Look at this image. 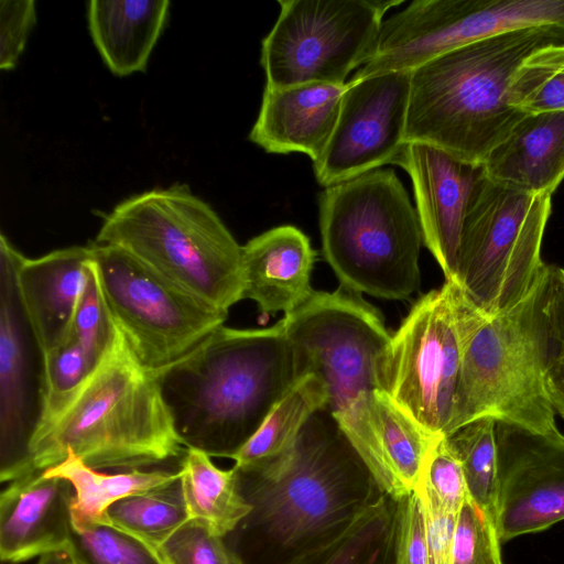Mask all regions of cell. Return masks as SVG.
Instances as JSON below:
<instances>
[{
	"mask_svg": "<svg viewBox=\"0 0 564 564\" xmlns=\"http://www.w3.org/2000/svg\"><path fill=\"white\" fill-rule=\"evenodd\" d=\"M115 326L109 349L83 388L32 442L30 474L61 464L68 452L97 470L140 469L185 453L156 372L138 360Z\"/></svg>",
	"mask_w": 564,
	"mask_h": 564,
	"instance_id": "277c9868",
	"label": "cell"
},
{
	"mask_svg": "<svg viewBox=\"0 0 564 564\" xmlns=\"http://www.w3.org/2000/svg\"><path fill=\"white\" fill-rule=\"evenodd\" d=\"M445 438L462 465L468 497L495 523L498 485L496 420L477 419Z\"/></svg>",
	"mask_w": 564,
	"mask_h": 564,
	"instance_id": "4dcf8cb0",
	"label": "cell"
},
{
	"mask_svg": "<svg viewBox=\"0 0 564 564\" xmlns=\"http://www.w3.org/2000/svg\"><path fill=\"white\" fill-rule=\"evenodd\" d=\"M0 479L30 474V446L41 412L43 356L23 314L12 263L0 241ZM42 352V351H41Z\"/></svg>",
	"mask_w": 564,
	"mask_h": 564,
	"instance_id": "2e32d148",
	"label": "cell"
},
{
	"mask_svg": "<svg viewBox=\"0 0 564 564\" xmlns=\"http://www.w3.org/2000/svg\"><path fill=\"white\" fill-rule=\"evenodd\" d=\"M369 420L382 474L380 490L398 501L413 491L438 437L429 434L383 390H376L370 398Z\"/></svg>",
	"mask_w": 564,
	"mask_h": 564,
	"instance_id": "d4e9b609",
	"label": "cell"
},
{
	"mask_svg": "<svg viewBox=\"0 0 564 564\" xmlns=\"http://www.w3.org/2000/svg\"><path fill=\"white\" fill-rule=\"evenodd\" d=\"M395 501L382 495L345 528L282 564H393Z\"/></svg>",
	"mask_w": 564,
	"mask_h": 564,
	"instance_id": "484cf974",
	"label": "cell"
},
{
	"mask_svg": "<svg viewBox=\"0 0 564 564\" xmlns=\"http://www.w3.org/2000/svg\"><path fill=\"white\" fill-rule=\"evenodd\" d=\"M74 563V562H73Z\"/></svg>",
	"mask_w": 564,
	"mask_h": 564,
	"instance_id": "7bdbcfd3",
	"label": "cell"
},
{
	"mask_svg": "<svg viewBox=\"0 0 564 564\" xmlns=\"http://www.w3.org/2000/svg\"><path fill=\"white\" fill-rule=\"evenodd\" d=\"M156 377L183 446L232 458L305 376L280 319L221 325Z\"/></svg>",
	"mask_w": 564,
	"mask_h": 564,
	"instance_id": "7a4b0ae2",
	"label": "cell"
},
{
	"mask_svg": "<svg viewBox=\"0 0 564 564\" xmlns=\"http://www.w3.org/2000/svg\"><path fill=\"white\" fill-rule=\"evenodd\" d=\"M551 195L490 181L476 185L464 219L455 284L480 313L511 312L532 290L544 262L541 245Z\"/></svg>",
	"mask_w": 564,
	"mask_h": 564,
	"instance_id": "52a82bcc",
	"label": "cell"
},
{
	"mask_svg": "<svg viewBox=\"0 0 564 564\" xmlns=\"http://www.w3.org/2000/svg\"><path fill=\"white\" fill-rule=\"evenodd\" d=\"M36 21L33 0L0 1V68L11 69L23 52Z\"/></svg>",
	"mask_w": 564,
	"mask_h": 564,
	"instance_id": "ab89813d",
	"label": "cell"
},
{
	"mask_svg": "<svg viewBox=\"0 0 564 564\" xmlns=\"http://www.w3.org/2000/svg\"><path fill=\"white\" fill-rule=\"evenodd\" d=\"M402 2L280 0V14L262 41L265 85H345L373 55L387 11Z\"/></svg>",
	"mask_w": 564,
	"mask_h": 564,
	"instance_id": "30bf717a",
	"label": "cell"
},
{
	"mask_svg": "<svg viewBox=\"0 0 564 564\" xmlns=\"http://www.w3.org/2000/svg\"><path fill=\"white\" fill-rule=\"evenodd\" d=\"M48 476L64 478L74 488L72 502V523L85 527L109 522L108 508L129 496L165 486L180 479V470H142L107 474L86 465L80 458L68 452L58 465L44 470Z\"/></svg>",
	"mask_w": 564,
	"mask_h": 564,
	"instance_id": "83f0119b",
	"label": "cell"
},
{
	"mask_svg": "<svg viewBox=\"0 0 564 564\" xmlns=\"http://www.w3.org/2000/svg\"><path fill=\"white\" fill-rule=\"evenodd\" d=\"M158 551L165 564H245L225 538L195 520L182 525Z\"/></svg>",
	"mask_w": 564,
	"mask_h": 564,
	"instance_id": "74e56055",
	"label": "cell"
},
{
	"mask_svg": "<svg viewBox=\"0 0 564 564\" xmlns=\"http://www.w3.org/2000/svg\"><path fill=\"white\" fill-rule=\"evenodd\" d=\"M65 552L74 564H165L156 547L110 522L72 523Z\"/></svg>",
	"mask_w": 564,
	"mask_h": 564,
	"instance_id": "836d02e7",
	"label": "cell"
},
{
	"mask_svg": "<svg viewBox=\"0 0 564 564\" xmlns=\"http://www.w3.org/2000/svg\"><path fill=\"white\" fill-rule=\"evenodd\" d=\"M90 246L112 319L149 370L156 372L178 360L224 325L228 313L178 288L127 251Z\"/></svg>",
	"mask_w": 564,
	"mask_h": 564,
	"instance_id": "8fae6325",
	"label": "cell"
},
{
	"mask_svg": "<svg viewBox=\"0 0 564 564\" xmlns=\"http://www.w3.org/2000/svg\"><path fill=\"white\" fill-rule=\"evenodd\" d=\"M304 376L327 388L326 410L335 421L382 390L381 375L391 335L379 310L344 285L315 291L282 318Z\"/></svg>",
	"mask_w": 564,
	"mask_h": 564,
	"instance_id": "9c48e42d",
	"label": "cell"
},
{
	"mask_svg": "<svg viewBox=\"0 0 564 564\" xmlns=\"http://www.w3.org/2000/svg\"><path fill=\"white\" fill-rule=\"evenodd\" d=\"M178 470L189 519L214 534L226 538L251 511L234 467L220 469L206 453L186 448Z\"/></svg>",
	"mask_w": 564,
	"mask_h": 564,
	"instance_id": "4316f807",
	"label": "cell"
},
{
	"mask_svg": "<svg viewBox=\"0 0 564 564\" xmlns=\"http://www.w3.org/2000/svg\"><path fill=\"white\" fill-rule=\"evenodd\" d=\"M74 488L64 478L33 473L0 496V556L21 563L63 552L72 532Z\"/></svg>",
	"mask_w": 564,
	"mask_h": 564,
	"instance_id": "d6986e66",
	"label": "cell"
},
{
	"mask_svg": "<svg viewBox=\"0 0 564 564\" xmlns=\"http://www.w3.org/2000/svg\"><path fill=\"white\" fill-rule=\"evenodd\" d=\"M166 0H91L88 26L107 67L118 76L143 72L169 14Z\"/></svg>",
	"mask_w": 564,
	"mask_h": 564,
	"instance_id": "603a6c76",
	"label": "cell"
},
{
	"mask_svg": "<svg viewBox=\"0 0 564 564\" xmlns=\"http://www.w3.org/2000/svg\"><path fill=\"white\" fill-rule=\"evenodd\" d=\"M482 166L495 183L552 196L564 180V111L525 115Z\"/></svg>",
	"mask_w": 564,
	"mask_h": 564,
	"instance_id": "7402d4cb",
	"label": "cell"
},
{
	"mask_svg": "<svg viewBox=\"0 0 564 564\" xmlns=\"http://www.w3.org/2000/svg\"><path fill=\"white\" fill-rule=\"evenodd\" d=\"M411 70L351 78L322 156L313 163L317 182L328 187L397 164L405 145Z\"/></svg>",
	"mask_w": 564,
	"mask_h": 564,
	"instance_id": "5bb4252c",
	"label": "cell"
},
{
	"mask_svg": "<svg viewBox=\"0 0 564 564\" xmlns=\"http://www.w3.org/2000/svg\"><path fill=\"white\" fill-rule=\"evenodd\" d=\"M345 85L306 83L264 87L249 139L268 153H304L316 162L335 129Z\"/></svg>",
	"mask_w": 564,
	"mask_h": 564,
	"instance_id": "ffe728a7",
	"label": "cell"
},
{
	"mask_svg": "<svg viewBox=\"0 0 564 564\" xmlns=\"http://www.w3.org/2000/svg\"><path fill=\"white\" fill-rule=\"evenodd\" d=\"M397 165L411 177L423 243L445 281L455 282L462 228L484 166L421 142L405 143Z\"/></svg>",
	"mask_w": 564,
	"mask_h": 564,
	"instance_id": "e0dca14e",
	"label": "cell"
},
{
	"mask_svg": "<svg viewBox=\"0 0 564 564\" xmlns=\"http://www.w3.org/2000/svg\"><path fill=\"white\" fill-rule=\"evenodd\" d=\"M462 358L455 284L423 294L391 336L382 390L434 437L446 436Z\"/></svg>",
	"mask_w": 564,
	"mask_h": 564,
	"instance_id": "7c38bea8",
	"label": "cell"
},
{
	"mask_svg": "<svg viewBox=\"0 0 564 564\" xmlns=\"http://www.w3.org/2000/svg\"><path fill=\"white\" fill-rule=\"evenodd\" d=\"M540 25L564 26V0H415L383 20L373 55L352 78L412 70L463 45Z\"/></svg>",
	"mask_w": 564,
	"mask_h": 564,
	"instance_id": "4fadbf2b",
	"label": "cell"
},
{
	"mask_svg": "<svg viewBox=\"0 0 564 564\" xmlns=\"http://www.w3.org/2000/svg\"><path fill=\"white\" fill-rule=\"evenodd\" d=\"M232 467L251 511L225 540L245 564H282L383 495L326 409L306 422L286 453Z\"/></svg>",
	"mask_w": 564,
	"mask_h": 564,
	"instance_id": "6da1fadb",
	"label": "cell"
},
{
	"mask_svg": "<svg viewBox=\"0 0 564 564\" xmlns=\"http://www.w3.org/2000/svg\"><path fill=\"white\" fill-rule=\"evenodd\" d=\"M393 564H430L423 506L414 490L395 501Z\"/></svg>",
	"mask_w": 564,
	"mask_h": 564,
	"instance_id": "f35d334b",
	"label": "cell"
},
{
	"mask_svg": "<svg viewBox=\"0 0 564 564\" xmlns=\"http://www.w3.org/2000/svg\"><path fill=\"white\" fill-rule=\"evenodd\" d=\"M9 252L18 297L42 354L70 337L74 313L86 283L91 246H73L26 258L0 236Z\"/></svg>",
	"mask_w": 564,
	"mask_h": 564,
	"instance_id": "ac0fdd59",
	"label": "cell"
},
{
	"mask_svg": "<svg viewBox=\"0 0 564 564\" xmlns=\"http://www.w3.org/2000/svg\"><path fill=\"white\" fill-rule=\"evenodd\" d=\"M95 368L72 336L43 355L41 412L32 442L53 426Z\"/></svg>",
	"mask_w": 564,
	"mask_h": 564,
	"instance_id": "d6a6232c",
	"label": "cell"
},
{
	"mask_svg": "<svg viewBox=\"0 0 564 564\" xmlns=\"http://www.w3.org/2000/svg\"><path fill=\"white\" fill-rule=\"evenodd\" d=\"M511 312L547 398L564 419V269L544 263L530 293Z\"/></svg>",
	"mask_w": 564,
	"mask_h": 564,
	"instance_id": "cb8c5ba5",
	"label": "cell"
},
{
	"mask_svg": "<svg viewBox=\"0 0 564 564\" xmlns=\"http://www.w3.org/2000/svg\"><path fill=\"white\" fill-rule=\"evenodd\" d=\"M455 296L462 358L447 435L480 417L536 433L557 431L555 411L512 312L488 317L457 284Z\"/></svg>",
	"mask_w": 564,
	"mask_h": 564,
	"instance_id": "ba28073f",
	"label": "cell"
},
{
	"mask_svg": "<svg viewBox=\"0 0 564 564\" xmlns=\"http://www.w3.org/2000/svg\"><path fill=\"white\" fill-rule=\"evenodd\" d=\"M496 441L495 525L500 542L564 520V435L496 421Z\"/></svg>",
	"mask_w": 564,
	"mask_h": 564,
	"instance_id": "9a60e30c",
	"label": "cell"
},
{
	"mask_svg": "<svg viewBox=\"0 0 564 564\" xmlns=\"http://www.w3.org/2000/svg\"><path fill=\"white\" fill-rule=\"evenodd\" d=\"M318 206L323 254L341 285L387 300L417 290L421 227L393 170L325 187Z\"/></svg>",
	"mask_w": 564,
	"mask_h": 564,
	"instance_id": "8992f818",
	"label": "cell"
},
{
	"mask_svg": "<svg viewBox=\"0 0 564 564\" xmlns=\"http://www.w3.org/2000/svg\"><path fill=\"white\" fill-rule=\"evenodd\" d=\"M452 564H502L495 523L469 497L456 517Z\"/></svg>",
	"mask_w": 564,
	"mask_h": 564,
	"instance_id": "d590c367",
	"label": "cell"
},
{
	"mask_svg": "<svg viewBox=\"0 0 564 564\" xmlns=\"http://www.w3.org/2000/svg\"><path fill=\"white\" fill-rule=\"evenodd\" d=\"M96 243L118 247L218 311L242 299V246L186 185L132 196L104 217Z\"/></svg>",
	"mask_w": 564,
	"mask_h": 564,
	"instance_id": "5b68a950",
	"label": "cell"
},
{
	"mask_svg": "<svg viewBox=\"0 0 564 564\" xmlns=\"http://www.w3.org/2000/svg\"><path fill=\"white\" fill-rule=\"evenodd\" d=\"M507 97L525 115L564 111V43L530 54L516 70Z\"/></svg>",
	"mask_w": 564,
	"mask_h": 564,
	"instance_id": "1f68e13d",
	"label": "cell"
},
{
	"mask_svg": "<svg viewBox=\"0 0 564 564\" xmlns=\"http://www.w3.org/2000/svg\"><path fill=\"white\" fill-rule=\"evenodd\" d=\"M315 251L295 226L271 228L242 246V299L263 313L288 314L313 292L311 273Z\"/></svg>",
	"mask_w": 564,
	"mask_h": 564,
	"instance_id": "44dd1931",
	"label": "cell"
},
{
	"mask_svg": "<svg viewBox=\"0 0 564 564\" xmlns=\"http://www.w3.org/2000/svg\"><path fill=\"white\" fill-rule=\"evenodd\" d=\"M37 564H74L67 552H55L43 555Z\"/></svg>",
	"mask_w": 564,
	"mask_h": 564,
	"instance_id": "b9f144b4",
	"label": "cell"
},
{
	"mask_svg": "<svg viewBox=\"0 0 564 564\" xmlns=\"http://www.w3.org/2000/svg\"><path fill=\"white\" fill-rule=\"evenodd\" d=\"M107 518L156 549L191 520L181 479L112 503Z\"/></svg>",
	"mask_w": 564,
	"mask_h": 564,
	"instance_id": "f546056e",
	"label": "cell"
},
{
	"mask_svg": "<svg viewBox=\"0 0 564 564\" xmlns=\"http://www.w3.org/2000/svg\"><path fill=\"white\" fill-rule=\"evenodd\" d=\"M421 499L426 527L430 564H452L457 514L445 510L433 497L414 489Z\"/></svg>",
	"mask_w": 564,
	"mask_h": 564,
	"instance_id": "60d3db41",
	"label": "cell"
},
{
	"mask_svg": "<svg viewBox=\"0 0 564 564\" xmlns=\"http://www.w3.org/2000/svg\"><path fill=\"white\" fill-rule=\"evenodd\" d=\"M414 489L430 495L455 514L468 497L462 465L445 436L436 438L432 445Z\"/></svg>",
	"mask_w": 564,
	"mask_h": 564,
	"instance_id": "8d00e7d4",
	"label": "cell"
},
{
	"mask_svg": "<svg viewBox=\"0 0 564 564\" xmlns=\"http://www.w3.org/2000/svg\"><path fill=\"white\" fill-rule=\"evenodd\" d=\"M328 393L316 375L301 378L274 408L259 431L231 458L237 467H251L286 453L306 422L326 409Z\"/></svg>",
	"mask_w": 564,
	"mask_h": 564,
	"instance_id": "f1b7e54d",
	"label": "cell"
},
{
	"mask_svg": "<svg viewBox=\"0 0 564 564\" xmlns=\"http://www.w3.org/2000/svg\"><path fill=\"white\" fill-rule=\"evenodd\" d=\"M555 43H564L563 25L517 29L412 69L405 143L431 144L482 165L525 116L508 104L516 70L535 50Z\"/></svg>",
	"mask_w": 564,
	"mask_h": 564,
	"instance_id": "3957f363",
	"label": "cell"
},
{
	"mask_svg": "<svg viewBox=\"0 0 564 564\" xmlns=\"http://www.w3.org/2000/svg\"><path fill=\"white\" fill-rule=\"evenodd\" d=\"M115 328L93 258L87 265L86 283L74 313L70 336L97 367L112 343Z\"/></svg>",
	"mask_w": 564,
	"mask_h": 564,
	"instance_id": "e575fe53",
	"label": "cell"
}]
</instances>
